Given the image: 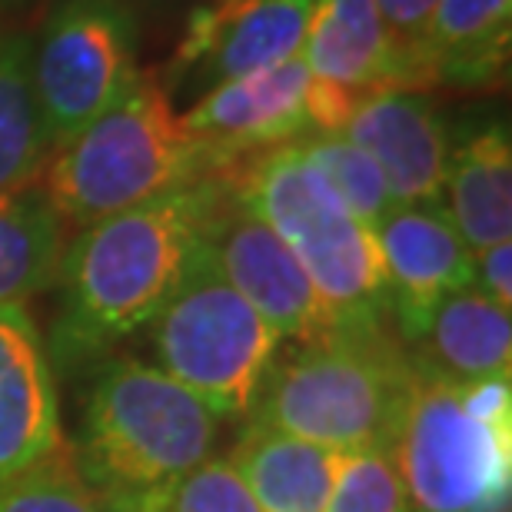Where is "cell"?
<instances>
[{"label": "cell", "instance_id": "obj_25", "mask_svg": "<svg viewBox=\"0 0 512 512\" xmlns=\"http://www.w3.org/2000/svg\"><path fill=\"white\" fill-rule=\"evenodd\" d=\"M323 512H413L393 453L386 446L346 453Z\"/></svg>", "mask_w": 512, "mask_h": 512}, {"label": "cell", "instance_id": "obj_2", "mask_svg": "<svg viewBox=\"0 0 512 512\" xmlns=\"http://www.w3.org/2000/svg\"><path fill=\"white\" fill-rule=\"evenodd\" d=\"M200 177H213L203 143L163 80L137 74L104 114L54 150L44 193L60 220L90 227Z\"/></svg>", "mask_w": 512, "mask_h": 512}, {"label": "cell", "instance_id": "obj_23", "mask_svg": "<svg viewBox=\"0 0 512 512\" xmlns=\"http://www.w3.org/2000/svg\"><path fill=\"white\" fill-rule=\"evenodd\" d=\"M296 143L310 160V167L330 183V190L346 203V210L366 227L376 230V223L396 207L376 160L353 140H346L343 133H310Z\"/></svg>", "mask_w": 512, "mask_h": 512}, {"label": "cell", "instance_id": "obj_18", "mask_svg": "<svg viewBox=\"0 0 512 512\" xmlns=\"http://www.w3.org/2000/svg\"><path fill=\"white\" fill-rule=\"evenodd\" d=\"M443 210L469 253L512 240V143L506 124L469 133L449 153Z\"/></svg>", "mask_w": 512, "mask_h": 512}, {"label": "cell", "instance_id": "obj_1", "mask_svg": "<svg viewBox=\"0 0 512 512\" xmlns=\"http://www.w3.org/2000/svg\"><path fill=\"white\" fill-rule=\"evenodd\" d=\"M223 190V180L200 177L80 230L57 270L64 283L54 330L60 360L67 366L90 360L157 316L207 233Z\"/></svg>", "mask_w": 512, "mask_h": 512}, {"label": "cell", "instance_id": "obj_4", "mask_svg": "<svg viewBox=\"0 0 512 512\" xmlns=\"http://www.w3.org/2000/svg\"><path fill=\"white\" fill-rule=\"evenodd\" d=\"M413 376V360L396 350L383 323L330 326L273 366L253 423L336 453L389 449Z\"/></svg>", "mask_w": 512, "mask_h": 512}, {"label": "cell", "instance_id": "obj_14", "mask_svg": "<svg viewBox=\"0 0 512 512\" xmlns=\"http://www.w3.org/2000/svg\"><path fill=\"white\" fill-rule=\"evenodd\" d=\"M64 443L57 386L37 323L0 306V483Z\"/></svg>", "mask_w": 512, "mask_h": 512}, {"label": "cell", "instance_id": "obj_3", "mask_svg": "<svg viewBox=\"0 0 512 512\" xmlns=\"http://www.w3.org/2000/svg\"><path fill=\"white\" fill-rule=\"evenodd\" d=\"M389 453L413 512H509L512 383L416 366Z\"/></svg>", "mask_w": 512, "mask_h": 512}, {"label": "cell", "instance_id": "obj_15", "mask_svg": "<svg viewBox=\"0 0 512 512\" xmlns=\"http://www.w3.org/2000/svg\"><path fill=\"white\" fill-rule=\"evenodd\" d=\"M300 57L313 80L356 104L389 90H419L386 34L376 0H316Z\"/></svg>", "mask_w": 512, "mask_h": 512}, {"label": "cell", "instance_id": "obj_9", "mask_svg": "<svg viewBox=\"0 0 512 512\" xmlns=\"http://www.w3.org/2000/svg\"><path fill=\"white\" fill-rule=\"evenodd\" d=\"M203 243L233 290L280 333V340L306 343L333 326L290 247L230 190V183L207 223Z\"/></svg>", "mask_w": 512, "mask_h": 512}, {"label": "cell", "instance_id": "obj_21", "mask_svg": "<svg viewBox=\"0 0 512 512\" xmlns=\"http://www.w3.org/2000/svg\"><path fill=\"white\" fill-rule=\"evenodd\" d=\"M50 153L34 90V44L0 30V193L34 187Z\"/></svg>", "mask_w": 512, "mask_h": 512}, {"label": "cell", "instance_id": "obj_5", "mask_svg": "<svg viewBox=\"0 0 512 512\" xmlns=\"http://www.w3.org/2000/svg\"><path fill=\"white\" fill-rule=\"evenodd\" d=\"M230 190L290 247L333 326L383 323L389 303L376 233L346 210L300 143L250 157Z\"/></svg>", "mask_w": 512, "mask_h": 512}, {"label": "cell", "instance_id": "obj_16", "mask_svg": "<svg viewBox=\"0 0 512 512\" xmlns=\"http://www.w3.org/2000/svg\"><path fill=\"white\" fill-rule=\"evenodd\" d=\"M512 50V0H439L419 47L426 84H499Z\"/></svg>", "mask_w": 512, "mask_h": 512}, {"label": "cell", "instance_id": "obj_10", "mask_svg": "<svg viewBox=\"0 0 512 512\" xmlns=\"http://www.w3.org/2000/svg\"><path fill=\"white\" fill-rule=\"evenodd\" d=\"M310 94L313 74L296 54L283 64L210 87L183 120L203 143L210 167L223 170L310 137Z\"/></svg>", "mask_w": 512, "mask_h": 512}, {"label": "cell", "instance_id": "obj_17", "mask_svg": "<svg viewBox=\"0 0 512 512\" xmlns=\"http://www.w3.org/2000/svg\"><path fill=\"white\" fill-rule=\"evenodd\" d=\"M343 456L283 429L250 423L230 463L260 512H323Z\"/></svg>", "mask_w": 512, "mask_h": 512}, {"label": "cell", "instance_id": "obj_26", "mask_svg": "<svg viewBox=\"0 0 512 512\" xmlns=\"http://www.w3.org/2000/svg\"><path fill=\"white\" fill-rule=\"evenodd\" d=\"M436 4L439 0H376V10H380L386 34L396 44L399 57L406 60L409 74H413L419 90L429 87L423 64H419V47H423V34H426Z\"/></svg>", "mask_w": 512, "mask_h": 512}, {"label": "cell", "instance_id": "obj_13", "mask_svg": "<svg viewBox=\"0 0 512 512\" xmlns=\"http://www.w3.org/2000/svg\"><path fill=\"white\" fill-rule=\"evenodd\" d=\"M340 133L376 160L396 207L443 203L453 150L443 117L423 90H389L363 100Z\"/></svg>", "mask_w": 512, "mask_h": 512}, {"label": "cell", "instance_id": "obj_12", "mask_svg": "<svg viewBox=\"0 0 512 512\" xmlns=\"http://www.w3.org/2000/svg\"><path fill=\"white\" fill-rule=\"evenodd\" d=\"M386 303L399 336L416 343L446 296L473 286V253L443 203L393 207L376 223Z\"/></svg>", "mask_w": 512, "mask_h": 512}, {"label": "cell", "instance_id": "obj_7", "mask_svg": "<svg viewBox=\"0 0 512 512\" xmlns=\"http://www.w3.org/2000/svg\"><path fill=\"white\" fill-rule=\"evenodd\" d=\"M150 336L157 350L153 366L187 386L220 419L253 416L283 343L233 290L203 240L150 320Z\"/></svg>", "mask_w": 512, "mask_h": 512}, {"label": "cell", "instance_id": "obj_11", "mask_svg": "<svg viewBox=\"0 0 512 512\" xmlns=\"http://www.w3.org/2000/svg\"><path fill=\"white\" fill-rule=\"evenodd\" d=\"M316 0H213L190 17L187 37L170 64V80L217 87L300 54Z\"/></svg>", "mask_w": 512, "mask_h": 512}, {"label": "cell", "instance_id": "obj_19", "mask_svg": "<svg viewBox=\"0 0 512 512\" xmlns=\"http://www.w3.org/2000/svg\"><path fill=\"white\" fill-rule=\"evenodd\" d=\"M413 346V363L419 370L449 376V380H509L512 376V316L476 286L446 296Z\"/></svg>", "mask_w": 512, "mask_h": 512}, {"label": "cell", "instance_id": "obj_27", "mask_svg": "<svg viewBox=\"0 0 512 512\" xmlns=\"http://www.w3.org/2000/svg\"><path fill=\"white\" fill-rule=\"evenodd\" d=\"M473 286L503 310H512V240L473 253Z\"/></svg>", "mask_w": 512, "mask_h": 512}, {"label": "cell", "instance_id": "obj_20", "mask_svg": "<svg viewBox=\"0 0 512 512\" xmlns=\"http://www.w3.org/2000/svg\"><path fill=\"white\" fill-rule=\"evenodd\" d=\"M64 220L47 193L24 187L0 193V306H24L57 280Z\"/></svg>", "mask_w": 512, "mask_h": 512}, {"label": "cell", "instance_id": "obj_6", "mask_svg": "<svg viewBox=\"0 0 512 512\" xmlns=\"http://www.w3.org/2000/svg\"><path fill=\"white\" fill-rule=\"evenodd\" d=\"M217 429L220 416L187 386L160 366L120 356L90 386L74 453L104 503L147 493L210 459Z\"/></svg>", "mask_w": 512, "mask_h": 512}, {"label": "cell", "instance_id": "obj_8", "mask_svg": "<svg viewBox=\"0 0 512 512\" xmlns=\"http://www.w3.org/2000/svg\"><path fill=\"white\" fill-rule=\"evenodd\" d=\"M137 74V24L120 0H60L34 47V90L50 147L104 114Z\"/></svg>", "mask_w": 512, "mask_h": 512}, {"label": "cell", "instance_id": "obj_24", "mask_svg": "<svg viewBox=\"0 0 512 512\" xmlns=\"http://www.w3.org/2000/svg\"><path fill=\"white\" fill-rule=\"evenodd\" d=\"M0 512H104V506L64 439L54 453L0 483Z\"/></svg>", "mask_w": 512, "mask_h": 512}, {"label": "cell", "instance_id": "obj_22", "mask_svg": "<svg viewBox=\"0 0 512 512\" xmlns=\"http://www.w3.org/2000/svg\"><path fill=\"white\" fill-rule=\"evenodd\" d=\"M104 512H260L230 459H203L147 493L104 499Z\"/></svg>", "mask_w": 512, "mask_h": 512}]
</instances>
